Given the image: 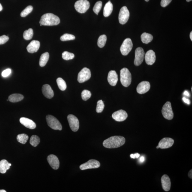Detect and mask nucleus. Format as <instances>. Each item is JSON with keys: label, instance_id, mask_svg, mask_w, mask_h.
I'll return each mask as SVG.
<instances>
[{"label": "nucleus", "instance_id": "nucleus-1", "mask_svg": "<svg viewBox=\"0 0 192 192\" xmlns=\"http://www.w3.org/2000/svg\"><path fill=\"white\" fill-rule=\"evenodd\" d=\"M125 141V139L123 136H112L105 140L103 145L106 148H117L124 145Z\"/></svg>", "mask_w": 192, "mask_h": 192}, {"label": "nucleus", "instance_id": "nucleus-2", "mask_svg": "<svg viewBox=\"0 0 192 192\" xmlns=\"http://www.w3.org/2000/svg\"><path fill=\"white\" fill-rule=\"evenodd\" d=\"M60 20L59 17L53 14H45L41 17L40 24L42 25L54 26L59 24Z\"/></svg>", "mask_w": 192, "mask_h": 192}, {"label": "nucleus", "instance_id": "nucleus-3", "mask_svg": "<svg viewBox=\"0 0 192 192\" xmlns=\"http://www.w3.org/2000/svg\"><path fill=\"white\" fill-rule=\"evenodd\" d=\"M120 81L122 85L125 87H128L131 84V74L128 68H124L121 69Z\"/></svg>", "mask_w": 192, "mask_h": 192}, {"label": "nucleus", "instance_id": "nucleus-4", "mask_svg": "<svg viewBox=\"0 0 192 192\" xmlns=\"http://www.w3.org/2000/svg\"><path fill=\"white\" fill-rule=\"evenodd\" d=\"M46 120L48 126L52 129L59 130V131L62 130V128L61 123L54 116L51 115H48L46 116Z\"/></svg>", "mask_w": 192, "mask_h": 192}, {"label": "nucleus", "instance_id": "nucleus-5", "mask_svg": "<svg viewBox=\"0 0 192 192\" xmlns=\"http://www.w3.org/2000/svg\"><path fill=\"white\" fill-rule=\"evenodd\" d=\"M90 3L87 0H79L75 4V10L80 13H85L90 8Z\"/></svg>", "mask_w": 192, "mask_h": 192}, {"label": "nucleus", "instance_id": "nucleus-6", "mask_svg": "<svg viewBox=\"0 0 192 192\" xmlns=\"http://www.w3.org/2000/svg\"><path fill=\"white\" fill-rule=\"evenodd\" d=\"M162 112L163 116L166 119L171 120L174 117V113L169 102H167L163 106Z\"/></svg>", "mask_w": 192, "mask_h": 192}, {"label": "nucleus", "instance_id": "nucleus-7", "mask_svg": "<svg viewBox=\"0 0 192 192\" xmlns=\"http://www.w3.org/2000/svg\"><path fill=\"white\" fill-rule=\"evenodd\" d=\"M133 47V43L130 38H127L123 42L120 47V51L123 56L128 54Z\"/></svg>", "mask_w": 192, "mask_h": 192}, {"label": "nucleus", "instance_id": "nucleus-8", "mask_svg": "<svg viewBox=\"0 0 192 192\" xmlns=\"http://www.w3.org/2000/svg\"><path fill=\"white\" fill-rule=\"evenodd\" d=\"M91 76L90 70L86 67L84 68L79 73L78 76V81L83 83L90 80Z\"/></svg>", "mask_w": 192, "mask_h": 192}, {"label": "nucleus", "instance_id": "nucleus-9", "mask_svg": "<svg viewBox=\"0 0 192 192\" xmlns=\"http://www.w3.org/2000/svg\"><path fill=\"white\" fill-rule=\"evenodd\" d=\"M130 17V12L126 6H123L120 10L119 20L121 24H125L128 22Z\"/></svg>", "mask_w": 192, "mask_h": 192}, {"label": "nucleus", "instance_id": "nucleus-10", "mask_svg": "<svg viewBox=\"0 0 192 192\" xmlns=\"http://www.w3.org/2000/svg\"><path fill=\"white\" fill-rule=\"evenodd\" d=\"M145 55V51L141 47L137 48L135 52L134 64L135 66H139L142 64Z\"/></svg>", "mask_w": 192, "mask_h": 192}, {"label": "nucleus", "instance_id": "nucleus-11", "mask_svg": "<svg viewBox=\"0 0 192 192\" xmlns=\"http://www.w3.org/2000/svg\"><path fill=\"white\" fill-rule=\"evenodd\" d=\"M100 166V163L98 161L95 159H90L88 162L80 165V168L81 170H85L88 169L97 168Z\"/></svg>", "mask_w": 192, "mask_h": 192}, {"label": "nucleus", "instance_id": "nucleus-12", "mask_svg": "<svg viewBox=\"0 0 192 192\" xmlns=\"http://www.w3.org/2000/svg\"><path fill=\"white\" fill-rule=\"evenodd\" d=\"M70 128L73 132H77L79 128L80 123L78 118L74 115L70 114L67 116Z\"/></svg>", "mask_w": 192, "mask_h": 192}, {"label": "nucleus", "instance_id": "nucleus-13", "mask_svg": "<svg viewBox=\"0 0 192 192\" xmlns=\"http://www.w3.org/2000/svg\"><path fill=\"white\" fill-rule=\"evenodd\" d=\"M128 117L126 111L120 110L113 113L112 117L115 120L118 122L123 121L126 120Z\"/></svg>", "mask_w": 192, "mask_h": 192}, {"label": "nucleus", "instance_id": "nucleus-14", "mask_svg": "<svg viewBox=\"0 0 192 192\" xmlns=\"http://www.w3.org/2000/svg\"><path fill=\"white\" fill-rule=\"evenodd\" d=\"M150 84L148 82H142L137 87V92L140 94H145L150 90Z\"/></svg>", "mask_w": 192, "mask_h": 192}, {"label": "nucleus", "instance_id": "nucleus-15", "mask_svg": "<svg viewBox=\"0 0 192 192\" xmlns=\"http://www.w3.org/2000/svg\"><path fill=\"white\" fill-rule=\"evenodd\" d=\"M174 143V140L172 138H165L160 140L158 145L161 149H167L172 146Z\"/></svg>", "mask_w": 192, "mask_h": 192}, {"label": "nucleus", "instance_id": "nucleus-16", "mask_svg": "<svg viewBox=\"0 0 192 192\" xmlns=\"http://www.w3.org/2000/svg\"><path fill=\"white\" fill-rule=\"evenodd\" d=\"M47 160L49 165L52 168L57 170L59 167V159L56 155H51L48 156Z\"/></svg>", "mask_w": 192, "mask_h": 192}, {"label": "nucleus", "instance_id": "nucleus-17", "mask_svg": "<svg viewBox=\"0 0 192 192\" xmlns=\"http://www.w3.org/2000/svg\"><path fill=\"white\" fill-rule=\"evenodd\" d=\"M145 62L148 65H152L155 63L156 60L155 54L154 51L150 50L147 51L145 55Z\"/></svg>", "mask_w": 192, "mask_h": 192}, {"label": "nucleus", "instance_id": "nucleus-18", "mask_svg": "<svg viewBox=\"0 0 192 192\" xmlns=\"http://www.w3.org/2000/svg\"><path fill=\"white\" fill-rule=\"evenodd\" d=\"M40 47V42L37 40L32 41L27 46V49L29 53H32L37 52Z\"/></svg>", "mask_w": 192, "mask_h": 192}, {"label": "nucleus", "instance_id": "nucleus-19", "mask_svg": "<svg viewBox=\"0 0 192 192\" xmlns=\"http://www.w3.org/2000/svg\"><path fill=\"white\" fill-rule=\"evenodd\" d=\"M42 90L43 94L46 98L50 99L54 97V91L49 85H44L42 87Z\"/></svg>", "mask_w": 192, "mask_h": 192}, {"label": "nucleus", "instance_id": "nucleus-20", "mask_svg": "<svg viewBox=\"0 0 192 192\" xmlns=\"http://www.w3.org/2000/svg\"><path fill=\"white\" fill-rule=\"evenodd\" d=\"M162 187L163 189L165 191H168L171 187L170 179L167 175H164L161 178Z\"/></svg>", "mask_w": 192, "mask_h": 192}, {"label": "nucleus", "instance_id": "nucleus-21", "mask_svg": "<svg viewBox=\"0 0 192 192\" xmlns=\"http://www.w3.org/2000/svg\"><path fill=\"white\" fill-rule=\"evenodd\" d=\"M107 80L110 85L115 86L117 84L118 80V75L115 71H111L109 72Z\"/></svg>", "mask_w": 192, "mask_h": 192}, {"label": "nucleus", "instance_id": "nucleus-22", "mask_svg": "<svg viewBox=\"0 0 192 192\" xmlns=\"http://www.w3.org/2000/svg\"><path fill=\"white\" fill-rule=\"evenodd\" d=\"M20 123L25 127L30 129H34L36 128L35 123L33 121L28 118L21 117L20 119Z\"/></svg>", "mask_w": 192, "mask_h": 192}, {"label": "nucleus", "instance_id": "nucleus-23", "mask_svg": "<svg viewBox=\"0 0 192 192\" xmlns=\"http://www.w3.org/2000/svg\"><path fill=\"white\" fill-rule=\"evenodd\" d=\"M113 5L110 1L106 3L104 9L103 14L105 17L109 16L112 13L113 11Z\"/></svg>", "mask_w": 192, "mask_h": 192}, {"label": "nucleus", "instance_id": "nucleus-24", "mask_svg": "<svg viewBox=\"0 0 192 192\" xmlns=\"http://www.w3.org/2000/svg\"><path fill=\"white\" fill-rule=\"evenodd\" d=\"M24 98L23 95L19 94H11L8 97L9 101L11 102H17L23 100Z\"/></svg>", "mask_w": 192, "mask_h": 192}, {"label": "nucleus", "instance_id": "nucleus-25", "mask_svg": "<svg viewBox=\"0 0 192 192\" xmlns=\"http://www.w3.org/2000/svg\"><path fill=\"white\" fill-rule=\"evenodd\" d=\"M9 163L5 159H3L0 161V173L4 174L7 170L10 169Z\"/></svg>", "mask_w": 192, "mask_h": 192}, {"label": "nucleus", "instance_id": "nucleus-26", "mask_svg": "<svg viewBox=\"0 0 192 192\" xmlns=\"http://www.w3.org/2000/svg\"><path fill=\"white\" fill-rule=\"evenodd\" d=\"M153 39V37L151 34L144 32L141 36V40L144 44H148L152 42Z\"/></svg>", "mask_w": 192, "mask_h": 192}, {"label": "nucleus", "instance_id": "nucleus-27", "mask_svg": "<svg viewBox=\"0 0 192 192\" xmlns=\"http://www.w3.org/2000/svg\"><path fill=\"white\" fill-rule=\"evenodd\" d=\"M49 59V54L47 52L44 53L41 56L39 64L42 67L45 66Z\"/></svg>", "mask_w": 192, "mask_h": 192}, {"label": "nucleus", "instance_id": "nucleus-28", "mask_svg": "<svg viewBox=\"0 0 192 192\" xmlns=\"http://www.w3.org/2000/svg\"><path fill=\"white\" fill-rule=\"evenodd\" d=\"M57 83L59 88L61 90L64 91L67 88V85L66 82L63 79L59 78L57 80Z\"/></svg>", "mask_w": 192, "mask_h": 192}, {"label": "nucleus", "instance_id": "nucleus-29", "mask_svg": "<svg viewBox=\"0 0 192 192\" xmlns=\"http://www.w3.org/2000/svg\"><path fill=\"white\" fill-rule=\"evenodd\" d=\"M107 40V37L105 35H101L97 41V45L99 47L102 48L106 44Z\"/></svg>", "mask_w": 192, "mask_h": 192}, {"label": "nucleus", "instance_id": "nucleus-30", "mask_svg": "<svg viewBox=\"0 0 192 192\" xmlns=\"http://www.w3.org/2000/svg\"><path fill=\"white\" fill-rule=\"evenodd\" d=\"M33 36V30L32 28L29 29L28 30H25L24 32V38L26 40H29L32 38Z\"/></svg>", "mask_w": 192, "mask_h": 192}, {"label": "nucleus", "instance_id": "nucleus-31", "mask_svg": "<svg viewBox=\"0 0 192 192\" xmlns=\"http://www.w3.org/2000/svg\"><path fill=\"white\" fill-rule=\"evenodd\" d=\"M29 139V137L25 134H21L18 135L17 137V140L19 143L23 144H25Z\"/></svg>", "mask_w": 192, "mask_h": 192}, {"label": "nucleus", "instance_id": "nucleus-32", "mask_svg": "<svg viewBox=\"0 0 192 192\" xmlns=\"http://www.w3.org/2000/svg\"><path fill=\"white\" fill-rule=\"evenodd\" d=\"M40 138L36 135H33L30 138V143L33 147H37L40 143Z\"/></svg>", "mask_w": 192, "mask_h": 192}, {"label": "nucleus", "instance_id": "nucleus-33", "mask_svg": "<svg viewBox=\"0 0 192 192\" xmlns=\"http://www.w3.org/2000/svg\"><path fill=\"white\" fill-rule=\"evenodd\" d=\"M62 57L65 60H69L75 57V54L73 53H70L67 51H64L62 54Z\"/></svg>", "mask_w": 192, "mask_h": 192}, {"label": "nucleus", "instance_id": "nucleus-34", "mask_svg": "<svg viewBox=\"0 0 192 192\" xmlns=\"http://www.w3.org/2000/svg\"><path fill=\"white\" fill-rule=\"evenodd\" d=\"M75 39V37L74 35L68 34H64V35L62 36L60 38L61 40L62 41H63V42L74 40Z\"/></svg>", "mask_w": 192, "mask_h": 192}, {"label": "nucleus", "instance_id": "nucleus-35", "mask_svg": "<svg viewBox=\"0 0 192 192\" xmlns=\"http://www.w3.org/2000/svg\"><path fill=\"white\" fill-rule=\"evenodd\" d=\"M92 94L90 91L85 90L83 91L81 94L82 98L84 101H87L91 97Z\"/></svg>", "mask_w": 192, "mask_h": 192}, {"label": "nucleus", "instance_id": "nucleus-36", "mask_svg": "<svg viewBox=\"0 0 192 192\" xmlns=\"http://www.w3.org/2000/svg\"><path fill=\"white\" fill-rule=\"evenodd\" d=\"M102 6V2L101 1H97L94 5L93 11L96 14L98 15Z\"/></svg>", "mask_w": 192, "mask_h": 192}, {"label": "nucleus", "instance_id": "nucleus-37", "mask_svg": "<svg viewBox=\"0 0 192 192\" xmlns=\"http://www.w3.org/2000/svg\"><path fill=\"white\" fill-rule=\"evenodd\" d=\"M32 10H33V7L31 6H27L21 12L20 15L21 17L26 16L32 12Z\"/></svg>", "mask_w": 192, "mask_h": 192}, {"label": "nucleus", "instance_id": "nucleus-38", "mask_svg": "<svg viewBox=\"0 0 192 192\" xmlns=\"http://www.w3.org/2000/svg\"><path fill=\"white\" fill-rule=\"evenodd\" d=\"M97 109H96L97 112V113L102 112L105 107L104 102L102 100H99L97 102Z\"/></svg>", "mask_w": 192, "mask_h": 192}, {"label": "nucleus", "instance_id": "nucleus-39", "mask_svg": "<svg viewBox=\"0 0 192 192\" xmlns=\"http://www.w3.org/2000/svg\"><path fill=\"white\" fill-rule=\"evenodd\" d=\"M9 38L8 36L3 35L0 37V44H4L8 42Z\"/></svg>", "mask_w": 192, "mask_h": 192}, {"label": "nucleus", "instance_id": "nucleus-40", "mask_svg": "<svg viewBox=\"0 0 192 192\" xmlns=\"http://www.w3.org/2000/svg\"><path fill=\"white\" fill-rule=\"evenodd\" d=\"M11 73V69L8 68V69H7L3 71L2 72V73H1V75H2V77H7Z\"/></svg>", "mask_w": 192, "mask_h": 192}, {"label": "nucleus", "instance_id": "nucleus-41", "mask_svg": "<svg viewBox=\"0 0 192 192\" xmlns=\"http://www.w3.org/2000/svg\"><path fill=\"white\" fill-rule=\"evenodd\" d=\"M171 1L172 0H162L160 3L161 6L163 7H165L171 3Z\"/></svg>", "mask_w": 192, "mask_h": 192}, {"label": "nucleus", "instance_id": "nucleus-42", "mask_svg": "<svg viewBox=\"0 0 192 192\" xmlns=\"http://www.w3.org/2000/svg\"><path fill=\"white\" fill-rule=\"evenodd\" d=\"M140 156V155L138 153H135V154H131L130 155V157L133 159L138 158Z\"/></svg>", "mask_w": 192, "mask_h": 192}, {"label": "nucleus", "instance_id": "nucleus-43", "mask_svg": "<svg viewBox=\"0 0 192 192\" xmlns=\"http://www.w3.org/2000/svg\"><path fill=\"white\" fill-rule=\"evenodd\" d=\"M183 100V101H184V102L185 103H186L188 104V105H189L190 104V100H189V99H188L187 98H186V97H183V98L182 99Z\"/></svg>", "mask_w": 192, "mask_h": 192}, {"label": "nucleus", "instance_id": "nucleus-44", "mask_svg": "<svg viewBox=\"0 0 192 192\" xmlns=\"http://www.w3.org/2000/svg\"><path fill=\"white\" fill-rule=\"evenodd\" d=\"M184 95L185 96H187V97H189L190 96V94L187 91H185L184 92Z\"/></svg>", "mask_w": 192, "mask_h": 192}, {"label": "nucleus", "instance_id": "nucleus-45", "mask_svg": "<svg viewBox=\"0 0 192 192\" xmlns=\"http://www.w3.org/2000/svg\"><path fill=\"white\" fill-rule=\"evenodd\" d=\"M188 177H189L190 178L192 179V169H191V170H190L189 171V172H188Z\"/></svg>", "mask_w": 192, "mask_h": 192}, {"label": "nucleus", "instance_id": "nucleus-46", "mask_svg": "<svg viewBox=\"0 0 192 192\" xmlns=\"http://www.w3.org/2000/svg\"><path fill=\"white\" fill-rule=\"evenodd\" d=\"M145 160V158L143 156H142L140 159V162L143 163Z\"/></svg>", "mask_w": 192, "mask_h": 192}, {"label": "nucleus", "instance_id": "nucleus-47", "mask_svg": "<svg viewBox=\"0 0 192 192\" xmlns=\"http://www.w3.org/2000/svg\"><path fill=\"white\" fill-rule=\"evenodd\" d=\"M190 39H191V40L192 41V32H190Z\"/></svg>", "mask_w": 192, "mask_h": 192}, {"label": "nucleus", "instance_id": "nucleus-48", "mask_svg": "<svg viewBox=\"0 0 192 192\" xmlns=\"http://www.w3.org/2000/svg\"><path fill=\"white\" fill-rule=\"evenodd\" d=\"M2 9H3L2 6H1V3H0V11H2Z\"/></svg>", "mask_w": 192, "mask_h": 192}, {"label": "nucleus", "instance_id": "nucleus-49", "mask_svg": "<svg viewBox=\"0 0 192 192\" xmlns=\"http://www.w3.org/2000/svg\"><path fill=\"white\" fill-rule=\"evenodd\" d=\"M0 192H6V191L4 190H0Z\"/></svg>", "mask_w": 192, "mask_h": 192}, {"label": "nucleus", "instance_id": "nucleus-50", "mask_svg": "<svg viewBox=\"0 0 192 192\" xmlns=\"http://www.w3.org/2000/svg\"><path fill=\"white\" fill-rule=\"evenodd\" d=\"M186 1L187 2H189V1H191L192 0H186Z\"/></svg>", "mask_w": 192, "mask_h": 192}, {"label": "nucleus", "instance_id": "nucleus-51", "mask_svg": "<svg viewBox=\"0 0 192 192\" xmlns=\"http://www.w3.org/2000/svg\"><path fill=\"white\" fill-rule=\"evenodd\" d=\"M156 148H157V149H158L159 148L158 145V146Z\"/></svg>", "mask_w": 192, "mask_h": 192}, {"label": "nucleus", "instance_id": "nucleus-52", "mask_svg": "<svg viewBox=\"0 0 192 192\" xmlns=\"http://www.w3.org/2000/svg\"><path fill=\"white\" fill-rule=\"evenodd\" d=\"M145 1H148L150 0H145Z\"/></svg>", "mask_w": 192, "mask_h": 192}, {"label": "nucleus", "instance_id": "nucleus-53", "mask_svg": "<svg viewBox=\"0 0 192 192\" xmlns=\"http://www.w3.org/2000/svg\"><path fill=\"white\" fill-rule=\"evenodd\" d=\"M9 165L11 166V163H9Z\"/></svg>", "mask_w": 192, "mask_h": 192}, {"label": "nucleus", "instance_id": "nucleus-54", "mask_svg": "<svg viewBox=\"0 0 192 192\" xmlns=\"http://www.w3.org/2000/svg\"><path fill=\"white\" fill-rule=\"evenodd\" d=\"M40 26H42V24H40Z\"/></svg>", "mask_w": 192, "mask_h": 192}]
</instances>
